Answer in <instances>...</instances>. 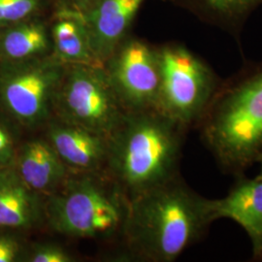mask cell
<instances>
[{
    "label": "cell",
    "instance_id": "obj_1",
    "mask_svg": "<svg viewBox=\"0 0 262 262\" xmlns=\"http://www.w3.org/2000/svg\"><path fill=\"white\" fill-rule=\"evenodd\" d=\"M209 201L180 175L132 198L122 232L128 253L141 261L176 260L214 222Z\"/></svg>",
    "mask_w": 262,
    "mask_h": 262
},
{
    "label": "cell",
    "instance_id": "obj_2",
    "mask_svg": "<svg viewBox=\"0 0 262 262\" xmlns=\"http://www.w3.org/2000/svg\"><path fill=\"white\" fill-rule=\"evenodd\" d=\"M200 138L225 173L244 174L262 155V60L222 80L201 120Z\"/></svg>",
    "mask_w": 262,
    "mask_h": 262
},
{
    "label": "cell",
    "instance_id": "obj_3",
    "mask_svg": "<svg viewBox=\"0 0 262 262\" xmlns=\"http://www.w3.org/2000/svg\"><path fill=\"white\" fill-rule=\"evenodd\" d=\"M184 125L158 109L128 112L109 137L104 171L128 200L177 177Z\"/></svg>",
    "mask_w": 262,
    "mask_h": 262
},
{
    "label": "cell",
    "instance_id": "obj_4",
    "mask_svg": "<svg viewBox=\"0 0 262 262\" xmlns=\"http://www.w3.org/2000/svg\"><path fill=\"white\" fill-rule=\"evenodd\" d=\"M46 225L63 236L108 240L122 235L129 200L105 171L70 172L45 197Z\"/></svg>",
    "mask_w": 262,
    "mask_h": 262
},
{
    "label": "cell",
    "instance_id": "obj_5",
    "mask_svg": "<svg viewBox=\"0 0 262 262\" xmlns=\"http://www.w3.org/2000/svg\"><path fill=\"white\" fill-rule=\"evenodd\" d=\"M157 46L160 70L158 110L187 129L196 127L223 79L204 58L180 42Z\"/></svg>",
    "mask_w": 262,
    "mask_h": 262
},
{
    "label": "cell",
    "instance_id": "obj_6",
    "mask_svg": "<svg viewBox=\"0 0 262 262\" xmlns=\"http://www.w3.org/2000/svg\"><path fill=\"white\" fill-rule=\"evenodd\" d=\"M66 66L53 56L0 61V107L28 129L44 127L54 117L56 94Z\"/></svg>",
    "mask_w": 262,
    "mask_h": 262
},
{
    "label": "cell",
    "instance_id": "obj_7",
    "mask_svg": "<svg viewBox=\"0 0 262 262\" xmlns=\"http://www.w3.org/2000/svg\"><path fill=\"white\" fill-rule=\"evenodd\" d=\"M127 113L115 94L103 66H66L56 94L54 117L109 139Z\"/></svg>",
    "mask_w": 262,
    "mask_h": 262
},
{
    "label": "cell",
    "instance_id": "obj_8",
    "mask_svg": "<svg viewBox=\"0 0 262 262\" xmlns=\"http://www.w3.org/2000/svg\"><path fill=\"white\" fill-rule=\"evenodd\" d=\"M103 68L127 112L158 109L160 70L157 45L131 33L104 62Z\"/></svg>",
    "mask_w": 262,
    "mask_h": 262
},
{
    "label": "cell",
    "instance_id": "obj_9",
    "mask_svg": "<svg viewBox=\"0 0 262 262\" xmlns=\"http://www.w3.org/2000/svg\"><path fill=\"white\" fill-rule=\"evenodd\" d=\"M147 0H96L78 13L94 56L103 66L132 33V27Z\"/></svg>",
    "mask_w": 262,
    "mask_h": 262
},
{
    "label": "cell",
    "instance_id": "obj_10",
    "mask_svg": "<svg viewBox=\"0 0 262 262\" xmlns=\"http://www.w3.org/2000/svg\"><path fill=\"white\" fill-rule=\"evenodd\" d=\"M43 128V135L70 172L104 171L109 146L107 137L56 117Z\"/></svg>",
    "mask_w": 262,
    "mask_h": 262
},
{
    "label": "cell",
    "instance_id": "obj_11",
    "mask_svg": "<svg viewBox=\"0 0 262 262\" xmlns=\"http://www.w3.org/2000/svg\"><path fill=\"white\" fill-rule=\"evenodd\" d=\"M228 194L209 201L213 221L229 219L240 225L253 245V258L262 260V177L236 176Z\"/></svg>",
    "mask_w": 262,
    "mask_h": 262
},
{
    "label": "cell",
    "instance_id": "obj_12",
    "mask_svg": "<svg viewBox=\"0 0 262 262\" xmlns=\"http://www.w3.org/2000/svg\"><path fill=\"white\" fill-rule=\"evenodd\" d=\"M45 225V196L28 187L14 165L0 166V228L21 232Z\"/></svg>",
    "mask_w": 262,
    "mask_h": 262
},
{
    "label": "cell",
    "instance_id": "obj_13",
    "mask_svg": "<svg viewBox=\"0 0 262 262\" xmlns=\"http://www.w3.org/2000/svg\"><path fill=\"white\" fill-rule=\"evenodd\" d=\"M14 167L28 187L45 197L56 191L70 174L44 135L19 143Z\"/></svg>",
    "mask_w": 262,
    "mask_h": 262
},
{
    "label": "cell",
    "instance_id": "obj_14",
    "mask_svg": "<svg viewBox=\"0 0 262 262\" xmlns=\"http://www.w3.org/2000/svg\"><path fill=\"white\" fill-rule=\"evenodd\" d=\"M51 17L28 19L0 29V61H20L53 55Z\"/></svg>",
    "mask_w": 262,
    "mask_h": 262
},
{
    "label": "cell",
    "instance_id": "obj_15",
    "mask_svg": "<svg viewBox=\"0 0 262 262\" xmlns=\"http://www.w3.org/2000/svg\"><path fill=\"white\" fill-rule=\"evenodd\" d=\"M186 10L208 26L217 28L240 44L244 28L262 0H162Z\"/></svg>",
    "mask_w": 262,
    "mask_h": 262
},
{
    "label": "cell",
    "instance_id": "obj_16",
    "mask_svg": "<svg viewBox=\"0 0 262 262\" xmlns=\"http://www.w3.org/2000/svg\"><path fill=\"white\" fill-rule=\"evenodd\" d=\"M53 56L68 64L103 66L94 56L78 13L56 10L51 23Z\"/></svg>",
    "mask_w": 262,
    "mask_h": 262
},
{
    "label": "cell",
    "instance_id": "obj_17",
    "mask_svg": "<svg viewBox=\"0 0 262 262\" xmlns=\"http://www.w3.org/2000/svg\"><path fill=\"white\" fill-rule=\"evenodd\" d=\"M56 0H0V29L28 19L51 17Z\"/></svg>",
    "mask_w": 262,
    "mask_h": 262
},
{
    "label": "cell",
    "instance_id": "obj_18",
    "mask_svg": "<svg viewBox=\"0 0 262 262\" xmlns=\"http://www.w3.org/2000/svg\"><path fill=\"white\" fill-rule=\"evenodd\" d=\"M23 261L73 262L75 257L58 244L38 242L27 246Z\"/></svg>",
    "mask_w": 262,
    "mask_h": 262
},
{
    "label": "cell",
    "instance_id": "obj_19",
    "mask_svg": "<svg viewBox=\"0 0 262 262\" xmlns=\"http://www.w3.org/2000/svg\"><path fill=\"white\" fill-rule=\"evenodd\" d=\"M19 145L11 123L0 119V166L14 165Z\"/></svg>",
    "mask_w": 262,
    "mask_h": 262
},
{
    "label": "cell",
    "instance_id": "obj_20",
    "mask_svg": "<svg viewBox=\"0 0 262 262\" xmlns=\"http://www.w3.org/2000/svg\"><path fill=\"white\" fill-rule=\"evenodd\" d=\"M13 233L0 228V262L23 261L27 245Z\"/></svg>",
    "mask_w": 262,
    "mask_h": 262
},
{
    "label": "cell",
    "instance_id": "obj_21",
    "mask_svg": "<svg viewBox=\"0 0 262 262\" xmlns=\"http://www.w3.org/2000/svg\"><path fill=\"white\" fill-rule=\"evenodd\" d=\"M95 1L96 0H56V10L81 13L94 4Z\"/></svg>",
    "mask_w": 262,
    "mask_h": 262
},
{
    "label": "cell",
    "instance_id": "obj_22",
    "mask_svg": "<svg viewBox=\"0 0 262 262\" xmlns=\"http://www.w3.org/2000/svg\"><path fill=\"white\" fill-rule=\"evenodd\" d=\"M258 162L260 163V167H261V168H260V174H259V176L262 177V155L261 157H260V159H259V160H258Z\"/></svg>",
    "mask_w": 262,
    "mask_h": 262
}]
</instances>
